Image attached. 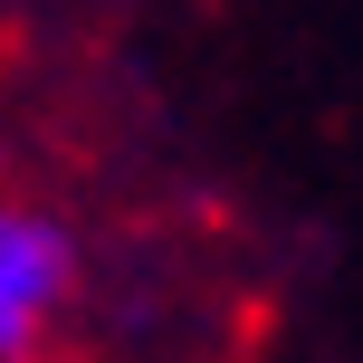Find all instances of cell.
Instances as JSON below:
<instances>
[{"label":"cell","instance_id":"6da1fadb","mask_svg":"<svg viewBox=\"0 0 363 363\" xmlns=\"http://www.w3.org/2000/svg\"><path fill=\"white\" fill-rule=\"evenodd\" d=\"M67 287H77L67 239L38 211H0V363L48 345V315L67 306Z\"/></svg>","mask_w":363,"mask_h":363}]
</instances>
